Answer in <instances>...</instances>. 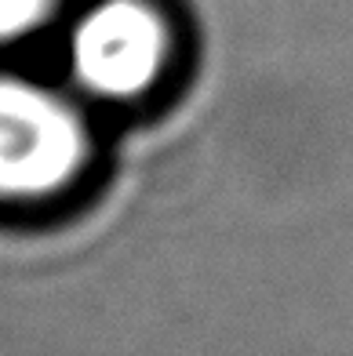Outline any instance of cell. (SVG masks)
<instances>
[{"label": "cell", "mask_w": 353, "mask_h": 356, "mask_svg": "<svg viewBox=\"0 0 353 356\" xmlns=\"http://www.w3.org/2000/svg\"><path fill=\"white\" fill-rule=\"evenodd\" d=\"M88 156L77 113L29 80L0 76V200H44L70 186Z\"/></svg>", "instance_id": "6da1fadb"}, {"label": "cell", "mask_w": 353, "mask_h": 356, "mask_svg": "<svg viewBox=\"0 0 353 356\" xmlns=\"http://www.w3.org/2000/svg\"><path fill=\"white\" fill-rule=\"evenodd\" d=\"M168 58V29L142 0H102L73 26V76L99 99L150 91Z\"/></svg>", "instance_id": "7a4b0ae2"}, {"label": "cell", "mask_w": 353, "mask_h": 356, "mask_svg": "<svg viewBox=\"0 0 353 356\" xmlns=\"http://www.w3.org/2000/svg\"><path fill=\"white\" fill-rule=\"evenodd\" d=\"M58 0H0V44L40 29L55 15Z\"/></svg>", "instance_id": "3957f363"}]
</instances>
